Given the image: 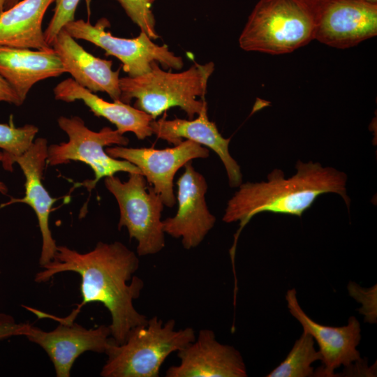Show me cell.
Segmentation results:
<instances>
[{"mask_svg":"<svg viewBox=\"0 0 377 377\" xmlns=\"http://www.w3.org/2000/svg\"><path fill=\"white\" fill-rule=\"evenodd\" d=\"M138 267L136 253L119 242H99L87 253L57 246L54 258L41 266L34 280L43 283L61 272L77 273L82 301L75 310L80 313L91 302L103 304L111 315L112 338L117 344H122L134 327L148 320L133 305L144 287L143 281L133 276Z\"/></svg>","mask_w":377,"mask_h":377,"instance_id":"cell-1","label":"cell"},{"mask_svg":"<svg viewBox=\"0 0 377 377\" xmlns=\"http://www.w3.org/2000/svg\"><path fill=\"white\" fill-rule=\"evenodd\" d=\"M295 168L297 172L288 178L282 170L274 169L268 175L267 182L242 183L228 200L223 221L239 222L230 250L232 262L242 230L258 214L271 212L301 217L318 196L329 193L339 195L349 207L345 172L311 161H297Z\"/></svg>","mask_w":377,"mask_h":377,"instance_id":"cell-2","label":"cell"},{"mask_svg":"<svg viewBox=\"0 0 377 377\" xmlns=\"http://www.w3.org/2000/svg\"><path fill=\"white\" fill-rule=\"evenodd\" d=\"M214 70L213 62H195L186 71L172 73L163 70L154 61L147 73L119 79V101L129 104L135 98L133 107L154 119L172 107L180 108L192 119L207 107L205 96Z\"/></svg>","mask_w":377,"mask_h":377,"instance_id":"cell-3","label":"cell"},{"mask_svg":"<svg viewBox=\"0 0 377 377\" xmlns=\"http://www.w3.org/2000/svg\"><path fill=\"white\" fill-rule=\"evenodd\" d=\"M320 0H259L243 29L247 52L286 54L314 39Z\"/></svg>","mask_w":377,"mask_h":377,"instance_id":"cell-4","label":"cell"},{"mask_svg":"<svg viewBox=\"0 0 377 377\" xmlns=\"http://www.w3.org/2000/svg\"><path fill=\"white\" fill-rule=\"evenodd\" d=\"M175 320L164 323L154 316L146 324L134 327L124 343L117 344L113 339L106 350L108 360L101 376L158 377L168 355L195 339L193 328L175 330Z\"/></svg>","mask_w":377,"mask_h":377,"instance_id":"cell-5","label":"cell"},{"mask_svg":"<svg viewBox=\"0 0 377 377\" xmlns=\"http://www.w3.org/2000/svg\"><path fill=\"white\" fill-rule=\"evenodd\" d=\"M59 128L68 135V142L53 144L47 147V163L51 166L80 161L88 165L94 173L93 179L81 184L91 192L98 181L119 172L140 173L139 168L125 160L109 156L105 147L117 145L126 146L128 139L117 130L104 127L99 131L90 130L80 117L61 116L57 119Z\"/></svg>","mask_w":377,"mask_h":377,"instance_id":"cell-6","label":"cell"},{"mask_svg":"<svg viewBox=\"0 0 377 377\" xmlns=\"http://www.w3.org/2000/svg\"><path fill=\"white\" fill-rule=\"evenodd\" d=\"M106 188L114 195L119 208L118 228L126 227L131 239L138 242L139 256L152 255L165 246L161 213L164 204L153 188L147 186L140 173H131L126 182L112 175L105 177Z\"/></svg>","mask_w":377,"mask_h":377,"instance_id":"cell-7","label":"cell"},{"mask_svg":"<svg viewBox=\"0 0 377 377\" xmlns=\"http://www.w3.org/2000/svg\"><path fill=\"white\" fill-rule=\"evenodd\" d=\"M109 26L106 18L100 19L94 24L89 20H74L63 29L75 39L90 42L104 50L106 55L117 58L129 77L147 73L154 61L164 68L180 70L183 68L182 57L170 52L166 45H158L154 43L146 33L140 31L133 38H119L105 30Z\"/></svg>","mask_w":377,"mask_h":377,"instance_id":"cell-8","label":"cell"},{"mask_svg":"<svg viewBox=\"0 0 377 377\" xmlns=\"http://www.w3.org/2000/svg\"><path fill=\"white\" fill-rule=\"evenodd\" d=\"M47 315L59 323L54 330L46 332L28 323L24 337L46 352L57 377H69L75 361L87 351L105 353L113 340L109 326L87 329L75 323L73 310L65 318Z\"/></svg>","mask_w":377,"mask_h":377,"instance_id":"cell-9","label":"cell"},{"mask_svg":"<svg viewBox=\"0 0 377 377\" xmlns=\"http://www.w3.org/2000/svg\"><path fill=\"white\" fill-rule=\"evenodd\" d=\"M105 151L112 158L127 161L137 166L164 205L168 207L176 203L173 179L177 170L191 160L205 158L209 154L207 148L190 140L163 149L116 146L106 148Z\"/></svg>","mask_w":377,"mask_h":377,"instance_id":"cell-10","label":"cell"},{"mask_svg":"<svg viewBox=\"0 0 377 377\" xmlns=\"http://www.w3.org/2000/svg\"><path fill=\"white\" fill-rule=\"evenodd\" d=\"M377 35V4L357 0H324L314 39L336 48H349Z\"/></svg>","mask_w":377,"mask_h":377,"instance_id":"cell-11","label":"cell"},{"mask_svg":"<svg viewBox=\"0 0 377 377\" xmlns=\"http://www.w3.org/2000/svg\"><path fill=\"white\" fill-rule=\"evenodd\" d=\"M178 208L173 217L163 221L165 233L181 238L186 249L198 246L212 229L216 217L208 209L205 194L207 184L191 162L184 165V172L177 182Z\"/></svg>","mask_w":377,"mask_h":377,"instance_id":"cell-12","label":"cell"},{"mask_svg":"<svg viewBox=\"0 0 377 377\" xmlns=\"http://www.w3.org/2000/svg\"><path fill=\"white\" fill-rule=\"evenodd\" d=\"M286 300L290 314L300 323L303 331L311 334L318 344L323 363L320 376H334V370L341 366L348 367L360 360L357 346L361 339V328L355 317H350L348 324L343 326L323 325L312 320L303 311L298 303L295 289L287 291Z\"/></svg>","mask_w":377,"mask_h":377,"instance_id":"cell-13","label":"cell"},{"mask_svg":"<svg viewBox=\"0 0 377 377\" xmlns=\"http://www.w3.org/2000/svg\"><path fill=\"white\" fill-rule=\"evenodd\" d=\"M177 352L180 363L169 367L167 377L247 376L240 353L219 343L211 330H200L193 342Z\"/></svg>","mask_w":377,"mask_h":377,"instance_id":"cell-14","label":"cell"},{"mask_svg":"<svg viewBox=\"0 0 377 377\" xmlns=\"http://www.w3.org/2000/svg\"><path fill=\"white\" fill-rule=\"evenodd\" d=\"M47 147V140L38 138L24 154L15 159V163L20 165L25 177V195L22 198H11L0 205V208H2L13 203L22 202L32 208L37 217L42 237L39 259L40 266L54 258L57 249L49 225L50 214L57 198L50 196L43 183Z\"/></svg>","mask_w":377,"mask_h":377,"instance_id":"cell-15","label":"cell"},{"mask_svg":"<svg viewBox=\"0 0 377 377\" xmlns=\"http://www.w3.org/2000/svg\"><path fill=\"white\" fill-rule=\"evenodd\" d=\"M51 47L60 58L66 73L80 85L96 93L105 92L119 101V69H112V61L87 52L64 29L53 40Z\"/></svg>","mask_w":377,"mask_h":377,"instance_id":"cell-16","label":"cell"},{"mask_svg":"<svg viewBox=\"0 0 377 377\" xmlns=\"http://www.w3.org/2000/svg\"><path fill=\"white\" fill-rule=\"evenodd\" d=\"M150 126L153 134L170 144L177 145L185 138L210 148L223 163L229 185L235 188L242 183L240 166L229 152L230 138H223L215 123L209 119L207 107L194 119L175 118L168 120L164 117L157 121L152 120Z\"/></svg>","mask_w":377,"mask_h":377,"instance_id":"cell-17","label":"cell"},{"mask_svg":"<svg viewBox=\"0 0 377 377\" xmlns=\"http://www.w3.org/2000/svg\"><path fill=\"white\" fill-rule=\"evenodd\" d=\"M64 73L66 72L62 62L53 48L32 50L0 46V75L22 103L34 84Z\"/></svg>","mask_w":377,"mask_h":377,"instance_id":"cell-18","label":"cell"},{"mask_svg":"<svg viewBox=\"0 0 377 377\" xmlns=\"http://www.w3.org/2000/svg\"><path fill=\"white\" fill-rule=\"evenodd\" d=\"M53 92L56 100L66 103L82 101L95 116L108 120L122 135L131 132L140 140L153 135L150 123L154 119L150 114L120 101H106L73 78L59 82Z\"/></svg>","mask_w":377,"mask_h":377,"instance_id":"cell-19","label":"cell"},{"mask_svg":"<svg viewBox=\"0 0 377 377\" xmlns=\"http://www.w3.org/2000/svg\"><path fill=\"white\" fill-rule=\"evenodd\" d=\"M54 0H22L0 13V46L50 50L42 22Z\"/></svg>","mask_w":377,"mask_h":377,"instance_id":"cell-20","label":"cell"},{"mask_svg":"<svg viewBox=\"0 0 377 377\" xmlns=\"http://www.w3.org/2000/svg\"><path fill=\"white\" fill-rule=\"evenodd\" d=\"M321 355L314 346V339L303 331L295 342L288 355L267 376L268 377H309L313 376L311 364L320 360Z\"/></svg>","mask_w":377,"mask_h":377,"instance_id":"cell-21","label":"cell"},{"mask_svg":"<svg viewBox=\"0 0 377 377\" xmlns=\"http://www.w3.org/2000/svg\"><path fill=\"white\" fill-rule=\"evenodd\" d=\"M38 131V127L33 124L16 127L12 121L9 124H0V149L3 150L1 163L4 170L13 171L15 159L31 147Z\"/></svg>","mask_w":377,"mask_h":377,"instance_id":"cell-22","label":"cell"},{"mask_svg":"<svg viewBox=\"0 0 377 377\" xmlns=\"http://www.w3.org/2000/svg\"><path fill=\"white\" fill-rule=\"evenodd\" d=\"M129 18L151 39L158 38L156 21L149 0H117Z\"/></svg>","mask_w":377,"mask_h":377,"instance_id":"cell-23","label":"cell"},{"mask_svg":"<svg viewBox=\"0 0 377 377\" xmlns=\"http://www.w3.org/2000/svg\"><path fill=\"white\" fill-rule=\"evenodd\" d=\"M55 2L53 16L44 31L45 41L50 46L64 26L75 20V13L80 0H55Z\"/></svg>","mask_w":377,"mask_h":377,"instance_id":"cell-24","label":"cell"},{"mask_svg":"<svg viewBox=\"0 0 377 377\" xmlns=\"http://www.w3.org/2000/svg\"><path fill=\"white\" fill-rule=\"evenodd\" d=\"M28 323H17L11 316L0 313V340L15 336H24Z\"/></svg>","mask_w":377,"mask_h":377,"instance_id":"cell-25","label":"cell"},{"mask_svg":"<svg viewBox=\"0 0 377 377\" xmlns=\"http://www.w3.org/2000/svg\"><path fill=\"white\" fill-rule=\"evenodd\" d=\"M0 102H6L17 106H20L23 103L15 90L1 75Z\"/></svg>","mask_w":377,"mask_h":377,"instance_id":"cell-26","label":"cell"},{"mask_svg":"<svg viewBox=\"0 0 377 377\" xmlns=\"http://www.w3.org/2000/svg\"><path fill=\"white\" fill-rule=\"evenodd\" d=\"M3 158V152L0 151V162L2 161ZM8 191V189L7 186L5 185V184L0 181V193L3 195H7Z\"/></svg>","mask_w":377,"mask_h":377,"instance_id":"cell-27","label":"cell"},{"mask_svg":"<svg viewBox=\"0 0 377 377\" xmlns=\"http://www.w3.org/2000/svg\"><path fill=\"white\" fill-rule=\"evenodd\" d=\"M18 1H20V0H6L5 6H4V10L11 8L15 4H16Z\"/></svg>","mask_w":377,"mask_h":377,"instance_id":"cell-28","label":"cell"},{"mask_svg":"<svg viewBox=\"0 0 377 377\" xmlns=\"http://www.w3.org/2000/svg\"><path fill=\"white\" fill-rule=\"evenodd\" d=\"M6 0H0V13L4 10V6Z\"/></svg>","mask_w":377,"mask_h":377,"instance_id":"cell-29","label":"cell"},{"mask_svg":"<svg viewBox=\"0 0 377 377\" xmlns=\"http://www.w3.org/2000/svg\"><path fill=\"white\" fill-rule=\"evenodd\" d=\"M357 1H364V2L372 3V4H377V0H357Z\"/></svg>","mask_w":377,"mask_h":377,"instance_id":"cell-30","label":"cell"},{"mask_svg":"<svg viewBox=\"0 0 377 377\" xmlns=\"http://www.w3.org/2000/svg\"><path fill=\"white\" fill-rule=\"evenodd\" d=\"M155 1H156V0H149V2H150L151 3H154Z\"/></svg>","mask_w":377,"mask_h":377,"instance_id":"cell-31","label":"cell"},{"mask_svg":"<svg viewBox=\"0 0 377 377\" xmlns=\"http://www.w3.org/2000/svg\"><path fill=\"white\" fill-rule=\"evenodd\" d=\"M320 1H324V0H320Z\"/></svg>","mask_w":377,"mask_h":377,"instance_id":"cell-32","label":"cell"}]
</instances>
